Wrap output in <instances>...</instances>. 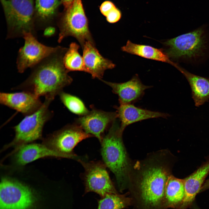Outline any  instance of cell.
Returning a JSON list of instances; mask_svg holds the SVG:
<instances>
[{
	"label": "cell",
	"instance_id": "cell-1",
	"mask_svg": "<svg viewBox=\"0 0 209 209\" xmlns=\"http://www.w3.org/2000/svg\"><path fill=\"white\" fill-rule=\"evenodd\" d=\"M167 152H159L137 162L132 168L127 188L140 201L148 205L163 202L170 174Z\"/></svg>",
	"mask_w": 209,
	"mask_h": 209
},
{
	"label": "cell",
	"instance_id": "cell-2",
	"mask_svg": "<svg viewBox=\"0 0 209 209\" xmlns=\"http://www.w3.org/2000/svg\"><path fill=\"white\" fill-rule=\"evenodd\" d=\"M67 49L58 46L55 51L31 68L25 80L12 89L26 91L39 97L43 96L54 99L73 81L63 62Z\"/></svg>",
	"mask_w": 209,
	"mask_h": 209
},
{
	"label": "cell",
	"instance_id": "cell-3",
	"mask_svg": "<svg viewBox=\"0 0 209 209\" xmlns=\"http://www.w3.org/2000/svg\"><path fill=\"white\" fill-rule=\"evenodd\" d=\"M119 122L112 123L101 143L104 163L114 174L120 192L127 188L132 165L123 144Z\"/></svg>",
	"mask_w": 209,
	"mask_h": 209
},
{
	"label": "cell",
	"instance_id": "cell-4",
	"mask_svg": "<svg viewBox=\"0 0 209 209\" xmlns=\"http://www.w3.org/2000/svg\"><path fill=\"white\" fill-rule=\"evenodd\" d=\"M7 25L6 39L23 37L26 33L37 36L34 0H0Z\"/></svg>",
	"mask_w": 209,
	"mask_h": 209
},
{
	"label": "cell",
	"instance_id": "cell-5",
	"mask_svg": "<svg viewBox=\"0 0 209 209\" xmlns=\"http://www.w3.org/2000/svg\"><path fill=\"white\" fill-rule=\"evenodd\" d=\"M54 99L48 97L45 99L41 107L34 113L25 116L14 129V139L4 147L5 150L10 147L15 148L14 152L27 143L42 138V131L46 123L53 117V113L49 109V106Z\"/></svg>",
	"mask_w": 209,
	"mask_h": 209
},
{
	"label": "cell",
	"instance_id": "cell-6",
	"mask_svg": "<svg viewBox=\"0 0 209 209\" xmlns=\"http://www.w3.org/2000/svg\"><path fill=\"white\" fill-rule=\"evenodd\" d=\"M57 25L59 30L58 43L70 36L77 39L82 48L87 42L95 44L82 0H74L71 5L65 10Z\"/></svg>",
	"mask_w": 209,
	"mask_h": 209
},
{
	"label": "cell",
	"instance_id": "cell-7",
	"mask_svg": "<svg viewBox=\"0 0 209 209\" xmlns=\"http://www.w3.org/2000/svg\"><path fill=\"white\" fill-rule=\"evenodd\" d=\"M93 136L75 123L48 135L43 140L42 144L60 154L62 158L77 161L80 157L74 153V148L83 140Z\"/></svg>",
	"mask_w": 209,
	"mask_h": 209
},
{
	"label": "cell",
	"instance_id": "cell-8",
	"mask_svg": "<svg viewBox=\"0 0 209 209\" xmlns=\"http://www.w3.org/2000/svg\"><path fill=\"white\" fill-rule=\"evenodd\" d=\"M35 201L31 189L21 182L3 177L0 185V209H30Z\"/></svg>",
	"mask_w": 209,
	"mask_h": 209
},
{
	"label": "cell",
	"instance_id": "cell-9",
	"mask_svg": "<svg viewBox=\"0 0 209 209\" xmlns=\"http://www.w3.org/2000/svg\"><path fill=\"white\" fill-rule=\"evenodd\" d=\"M77 161L84 169L83 176L84 194L93 192L101 197L107 194L118 193L104 162L100 161H87L81 157Z\"/></svg>",
	"mask_w": 209,
	"mask_h": 209
},
{
	"label": "cell",
	"instance_id": "cell-10",
	"mask_svg": "<svg viewBox=\"0 0 209 209\" xmlns=\"http://www.w3.org/2000/svg\"><path fill=\"white\" fill-rule=\"evenodd\" d=\"M167 47L165 53L170 58H191L199 55L204 46V32L202 28L179 36L163 42Z\"/></svg>",
	"mask_w": 209,
	"mask_h": 209
},
{
	"label": "cell",
	"instance_id": "cell-11",
	"mask_svg": "<svg viewBox=\"0 0 209 209\" xmlns=\"http://www.w3.org/2000/svg\"><path fill=\"white\" fill-rule=\"evenodd\" d=\"M23 37L24 44L18 51L16 62L18 71L20 73L28 68H32L55 51L58 47L47 46L41 43L31 33H25Z\"/></svg>",
	"mask_w": 209,
	"mask_h": 209
},
{
	"label": "cell",
	"instance_id": "cell-12",
	"mask_svg": "<svg viewBox=\"0 0 209 209\" xmlns=\"http://www.w3.org/2000/svg\"><path fill=\"white\" fill-rule=\"evenodd\" d=\"M86 114L76 119L75 123L87 133L97 138L101 143L105 130L118 118L116 112H107L91 106Z\"/></svg>",
	"mask_w": 209,
	"mask_h": 209
},
{
	"label": "cell",
	"instance_id": "cell-13",
	"mask_svg": "<svg viewBox=\"0 0 209 209\" xmlns=\"http://www.w3.org/2000/svg\"><path fill=\"white\" fill-rule=\"evenodd\" d=\"M0 102L25 116L37 111L43 103L39 97L23 91L11 93L1 92Z\"/></svg>",
	"mask_w": 209,
	"mask_h": 209
},
{
	"label": "cell",
	"instance_id": "cell-14",
	"mask_svg": "<svg viewBox=\"0 0 209 209\" xmlns=\"http://www.w3.org/2000/svg\"><path fill=\"white\" fill-rule=\"evenodd\" d=\"M82 49L85 72L90 74L93 78L101 80L106 70L115 67V65L111 61L100 54L95 44L87 42Z\"/></svg>",
	"mask_w": 209,
	"mask_h": 209
},
{
	"label": "cell",
	"instance_id": "cell-15",
	"mask_svg": "<svg viewBox=\"0 0 209 209\" xmlns=\"http://www.w3.org/2000/svg\"><path fill=\"white\" fill-rule=\"evenodd\" d=\"M101 80L109 86L113 92L117 94L120 104H131L139 100L143 96L145 90L151 86L143 84L137 75L129 80L123 83H117Z\"/></svg>",
	"mask_w": 209,
	"mask_h": 209
},
{
	"label": "cell",
	"instance_id": "cell-16",
	"mask_svg": "<svg viewBox=\"0 0 209 209\" xmlns=\"http://www.w3.org/2000/svg\"><path fill=\"white\" fill-rule=\"evenodd\" d=\"M116 108L118 118L121 122L120 129L122 132L127 126L134 122L152 118H166L169 116L168 114L143 109L131 104H120Z\"/></svg>",
	"mask_w": 209,
	"mask_h": 209
},
{
	"label": "cell",
	"instance_id": "cell-17",
	"mask_svg": "<svg viewBox=\"0 0 209 209\" xmlns=\"http://www.w3.org/2000/svg\"><path fill=\"white\" fill-rule=\"evenodd\" d=\"M209 174V160L183 179L184 195L180 206L177 209H187L192 203L200 192L205 179Z\"/></svg>",
	"mask_w": 209,
	"mask_h": 209
},
{
	"label": "cell",
	"instance_id": "cell-18",
	"mask_svg": "<svg viewBox=\"0 0 209 209\" xmlns=\"http://www.w3.org/2000/svg\"><path fill=\"white\" fill-rule=\"evenodd\" d=\"M14 153L15 161L19 166L24 165L39 158L47 157L62 158L61 156L43 144L24 145Z\"/></svg>",
	"mask_w": 209,
	"mask_h": 209
},
{
	"label": "cell",
	"instance_id": "cell-19",
	"mask_svg": "<svg viewBox=\"0 0 209 209\" xmlns=\"http://www.w3.org/2000/svg\"><path fill=\"white\" fill-rule=\"evenodd\" d=\"M60 4L59 0H36L35 24L36 31L52 26Z\"/></svg>",
	"mask_w": 209,
	"mask_h": 209
},
{
	"label": "cell",
	"instance_id": "cell-20",
	"mask_svg": "<svg viewBox=\"0 0 209 209\" xmlns=\"http://www.w3.org/2000/svg\"><path fill=\"white\" fill-rule=\"evenodd\" d=\"M185 76L190 86L195 105L199 107L209 99V79L190 73L179 66L176 68Z\"/></svg>",
	"mask_w": 209,
	"mask_h": 209
},
{
	"label": "cell",
	"instance_id": "cell-21",
	"mask_svg": "<svg viewBox=\"0 0 209 209\" xmlns=\"http://www.w3.org/2000/svg\"><path fill=\"white\" fill-rule=\"evenodd\" d=\"M121 49L123 51L145 58L168 63L175 67L177 65L171 61L162 49L149 45L137 44L128 40Z\"/></svg>",
	"mask_w": 209,
	"mask_h": 209
},
{
	"label": "cell",
	"instance_id": "cell-22",
	"mask_svg": "<svg viewBox=\"0 0 209 209\" xmlns=\"http://www.w3.org/2000/svg\"><path fill=\"white\" fill-rule=\"evenodd\" d=\"M184 195L183 179L171 175L167 181L165 189V202L167 209H177L182 202Z\"/></svg>",
	"mask_w": 209,
	"mask_h": 209
},
{
	"label": "cell",
	"instance_id": "cell-23",
	"mask_svg": "<svg viewBox=\"0 0 209 209\" xmlns=\"http://www.w3.org/2000/svg\"><path fill=\"white\" fill-rule=\"evenodd\" d=\"M128 192L107 194L98 200L97 209H123L132 205V199Z\"/></svg>",
	"mask_w": 209,
	"mask_h": 209
},
{
	"label": "cell",
	"instance_id": "cell-24",
	"mask_svg": "<svg viewBox=\"0 0 209 209\" xmlns=\"http://www.w3.org/2000/svg\"><path fill=\"white\" fill-rule=\"evenodd\" d=\"M79 46L75 42L71 43L63 58L64 65L69 71L85 72L84 61L78 51Z\"/></svg>",
	"mask_w": 209,
	"mask_h": 209
},
{
	"label": "cell",
	"instance_id": "cell-25",
	"mask_svg": "<svg viewBox=\"0 0 209 209\" xmlns=\"http://www.w3.org/2000/svg\"><path fill=\"white\" fill-rule=\"evenodd\" d=\"M59 95L62 103L73 113L82 116L89 112L83 102L78 98L63 91Z\"/></svg>",
	"mask_w": 209,
	"mask_h": 209
},
{
	"label": "cell",
	"instance_id": "cell-26",
	"mask_svg": "<svg viewBox=\"0 0 209 209\" xmlns=\"http://www.w3.org/2000/svg\"><path fill=\"white\" fill-rule=\"evenodd\" d=\"M121 17V11L116 7L109 12L106 17L108 22L113 24L118 21Z\"/></svg>",
	"mask_w": 209,
	"mask_h": 209
},
{
	"label": "cell",
	"instance_id": "cell-27",
	"mask_svg": "<svg viewBox=\"0 0 209 209\" xmlns=\"http://www.w3.org/2000/svg\"><path fill=\"white\" fill-rule=\"evenodd\" d=\"M116 6L112 1H106L101 4L100 7V10L102 14L106 17L107 14Z\"/></svg>",
	"mask_w": 209,
	"mask_h": 209
},
{
	"label": "cell",
	"instance_id": "cell-28",
	"mask_svg": "<svg viewBox=\"0 0 209 209\" xmlns=\"http://www.w3.org/2000/svg\"><path fill=\"white\" fill-rule=\"evenodd\" d=\"M56 32V28L53 26H49L44 29L43 35L46 37H51L55 35Z\"/></svg>",
	"mask_w": 209,
	"mask_h": 209
},
{
	"label": "cell",
	"instance_id": "cell-29",
	"mask_svg": "<svg viewBox=\"0 0 209 209\" xmlns=\"http://www.w3.org/2000/svg\"><path fill=\"white\" fill-rule=\"evenodd\" d=\"M74 1V0H61V3L65 9L71 5Z\"/></svg>",
	"mask_w": 209,
	"mask_h": 209
},
{
	"label": "cell",
	"instance_id": "cell-30",
	"mask_svg": "<svg viewBox=\"0 0 209 209\" xmlns=\"http://www.w3.org/2000/svg\"><path fill=\"white\" fill-rule=\"evenodd\" d=\"M208 189H209V179L204 183L201 189L200 192H202Z\"/></svg>",
	"mask_w": 209,
	"mask_h": 209
}]
</instances>
